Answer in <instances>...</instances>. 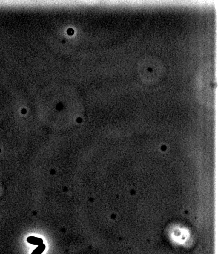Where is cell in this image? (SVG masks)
Returning <instances> with one entry per match:
<instances>
[{
	"mask_svg": "<svg viewBox=\"0 0 218 254\" xmlns=\"http://www.w3.org/2000/svg\"><path fill=\"white\" fill-rule=\"evenodd\" d=\"M27 242L31 244L38 246L43 244V241L42 239L35 236H29L27 238Z\"/></svg>",
	"mask_w": 218,
	"mask_h": 254,
	"instance_id": "6da1fadb",
	"label": "cell"
},
{
	"mask_svg": "<svg viewBox=\"0 0 218 254\" xmlns=\"http://www.w3.org/2000/svg\"><path fill=\"white\" fill-rule=\"evenodd\" d=\"M46 249V245L45 244H42L38 246V247L36 248L33 251L31 254H42Z\"/></svg>",
	"mask_w": 218,
	"mask_h": 254,
	"instance_id": "7a4b0ae2",
	"label": "cell"
}]
</instances>
